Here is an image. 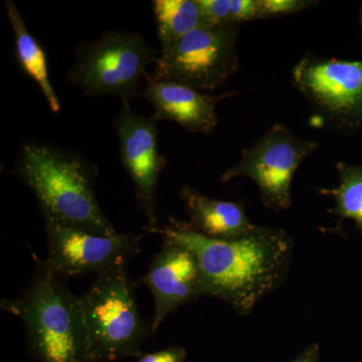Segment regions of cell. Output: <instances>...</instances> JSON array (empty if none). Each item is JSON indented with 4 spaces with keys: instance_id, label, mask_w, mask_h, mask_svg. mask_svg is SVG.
Masks as SVG:
<instances>
[{
    "instance_id": "obj_16",
    "label": "cell",
    "mask_w": 362,
    "mask_h": 362,
    "mask_svg": "<svg viewBox=\"0 0 362 362\" xmlns=\"http://www.w3.org/2000/svg\"><path fill=\"white\" fill-rule=\"evenodd\" d=\"M337 187L318 188V194L334 202L329 213L339 221L351 220L362 232V164L339 161L337 163Z\"/></svg>"
},
{
    "instance_id": "obj_5",
    "label": "cell",
    "mask_w": 362,
    "mask_h": 362,
    "mask_svg": "<svg viewBox=\"0 0 362 362\" xmlns=\"http://www.w3.org/2000/svg\"><path fill=\"white\" fill-rule=\"evenodd\" d=\"M159 54L141 33L107 30L94 42L76 45L75 61L66 77L88 96L131 100L139 94L141 78Z\"/></svg>"
},
{
    "instance_id": "obj_12",
    "label": "cell",
    "mask_w": 362,
    "mask_h": 362,
    "mask_svg": "<svg viewBox=\"0 0 362 362\" xmlns=\"http://www.w3.org/2000/svg\"><path fill=\"white\" fill-rule=\"evenodd\" d=\"M143 97L154 109L158 121H173L188 132L209 134L218 124L216 107L235 93L214 95L169 81L156 80L146 75Z\"/></svg>"
},
{
    "instance_id": "obj_20",
    "label": "cell",
    "mask_w": 362,
    "mask_h": 362,
    "mask_svg": "<svg viewBox=\"0 0 362 362\" xmlns=\"http://www.w3.org/2000/svg\"><path fill=\"white\" fill-rule=\"evenodd\" d=\"M289 362H320V345L313 343Z\"/></svg>"
},
{
    "instance_id": "obj_1",
    "label": "cell",
    "mask_w": 362,
    "mask_h": 362,
    "mask_svg": "<svg viewBox=\"0 0 362 362\" xmlns=\"http://www.w3.org/2000/svg\"><path fill=\"white\" fill-rule=\"evenodd\" d=\"M158 235L189 247L199 262L204 297L225 302L240 316L278 290L291 266L294 242L283 228L257 225L239 239L214 240L169 216Z\"/></svg>"
},
{
    "instance_id": "obj_11",
    "label": "cell",
    "mask_w": 362,
    "mask_h": 362,
    "mask_svg": "<svg viewBox=\"0 0 362 362\" xmlns=\"http://www.w3.org/2000/svg\"><path fill=\"white\" fill-rule=\"evenodd\" d=\"M160 251L150 262L139 284L152 293L154 312L150 329L152 337L171 313L204 297L201 270L194 252L177 242L162 238Z\"/></svg>"
},
{
    "instance_id": "obj_17",
    "label": "cell",
    "mask_w": 362,
    "mask_h": 362,
    "mask_svg": "<svg viewBox=\"0 0 362 362\" xmlns=\"http://www.w3.org/2000/svg\"><path fill=\"white\" fill-rule=\"evenodd\" d=\"M318 1L310 0H258V20L291 16L306 11Z\"/></svg>"
},
{
    "instance_id": "obj_3",
    "label": "cell",
    "mask_w": 362,
    "mask_h": 362,
    "mask_svg": "<svg viewBox=\"0 0 362 362\" xmlns=\"http://www.w3.org/2000/svg\"><path fill=\"white\" fill-rule=\"evenodd\" d=\"M33 273L18 296L0 307L20 318L26 344L39 362L88 361L87 334L80 297L47 259L32 251Z\"/></svg>"
},
{
    "instance_id": "obj_19",
    "label": "cell",
    "mask_w": 362,
    "mask_h": 362,
    "mask_svg": "<svg viewBox=\"0 0 362 362\" xmlns=\"http://www.w3.org/2000/svg\"><path fill=\"white\" fill-rule=\"evenodd\" d=\"M187 357V350L175 345L153 354H145L139 357V361L137 362H185Z\"/></svg>"
},
{
    "instance_id": "obj_9",
    "label": "cell",
    "mask_w": 362,
    "mask_h": 362,
    "mask_svg": "<svg viewBox=\"0 0 362 362\" xmlns=\"http://www.w3.org/2000/svg\"><path fill=\"white\" fill-rule=\"evenodd\" d=\"M122 106L114 121L120 144L124 168L135 188L140 211L146 218L145 230L159 233L157 216V188L166 159L158 147V120L152 115H138L131 109L130 100H121Z\"/></svg>"
},
{
    "instance_id": "obj_13",
    "label": "cell",
    "mask_w": 362,
    "mask_h": 362,
    "mask_svg": "<svg viewBox=\"0 0 362 362\" xmlns=\"http://www.w3.org/2000/svg\"><path fill=\"white\" fill-rule=\"evenodd\" d=\"M180 199L189 218L188 223L211 239H239L256 228L240 202L213 199L189 185L181 187Z\"/></svg>"
},
{
    "instance_id": "obj_6",
    "label": "cell",
    "mask_w": 362,
    "mask_h": 362,
    "mask_svg": "<svg viewBox=\"0 0 362 362\" xmlns=\"http://www.w3.org/2000/svg\"><path fill=\"white\" fill-rule=\"evenodd\" d=\"M292 80L310 104L313 125L343 135L362 131V61L307 52L292 69Z\"/></svg>"
},
{
    "instance_id": "obj_2",
    "label": "cell",
    "mask_w": 362,
    "mask_h": 362,
    "mask_svg": "<svg viewBox=\"0 0 362 362\" xmlns=\"http://www.w3.org/2000/svg\"><path fill=\"white\" fill-rule=\"evenodd\" d=\"M14 173L52 223L99 235L118 233L98 202L97 171L77 152L40 141L21 145Z\"/></svg>"
},
{
    "instance_id": "obj_18",
    "label": "cell",
    "mask_w": 362,
    "mask_h": 362,
    "mask_svg": "<svg viewBox=\"0 0 362 362\" xmlns=\"http://www.w3.org/2000/svg\"><path fill=\"white\" fill-rule=\"evenodd\" d=\"M258 20V0H230V25Z\"/></svg>"
},
{
    "instance_id": "obj_7",
    "label": "cell",
    "mask_w": 362,
    "mask_h": 362,
    "mask_svg": "<svg viewBox=\"0 0 362 362\" xmlns=\"http://www.w3.org/2000/svg\"><path fill=\"white\" fill-rule=\"evenodd\" d=\"M240 26L204 25L161 49L152 78L213 90L239 69Z\"/></svg>"
},
{
    "instance_id": "obj_8",
    "label": "cell",
    "mask_w": 362,
    "mask_h": 362,
    "mask_svg": "<svg viewBox=\"0 0 362 362\" xmlns=\"http://www.w3.org/2000/svg\"><path fill=\"white\" fill-rule=\"evenodd\" d=\"M319 144L275 123L242 151L240 161L221 176V182L247 177L256 183L264 206L281 214L292 206V181L302 162Z\"/></svg>"
},
{
    "instance_id": "obj_4",
    "label": "cell",
    "mask_w": 362,
    "mask_h": 362,
    "mask_svg": "<svg viewBox=\"0 0 362 362\" xmlns=\"http://www.w3.org/2000/svg\"><path fill=\"white\" fill-rule=\"evenodd\" d=\"M80 301L88 361L110 362L143 356V343L152 332L138 309L136 283L128 263L118 264L97 275Z\"/></svg>"
},
{
    "instance_id": "obj_10",
    "label": "cell",
    "mask_w": 362,
    "mask_h": 362,
    "mask_svg": "<svg viewBox=\"0 0 362 362\" xmlns=\"http://www.w3.org/2000/svg\"><path fill=\"white\" fill-rule=\"evenodd\" d=\"M47 261L66 279L99 274L121 263H129L141 252L142 235L117 233L99 235L45 223Z\"/></svg>"
},
{
    "instance_id": "obj_14",
    "label": "cell",
    "mask_w": 362,
    "mask_h": 362,
    "mask_svg": "<svg viewBox=\"0 0 362 362\" xmlns=\"http://www.w3.org/2000/svg\"><path fill=\"white\" fill-rule=\"evenodd\" d=\"M6 8L14 33L16 61L26 76L39 85L52 113L62 111L61 101L49 80L47 59L44 49L28 30L23 16L13 0H6Z\"/></svg>"
},
{
    "instance_id": "obj_15",
    "label": "cell",
    "mask_w": 362,
    "mask_h": 362,
    "mask_svg": "<svg viewBox=\"0 0 362 362\" xmlns=\"http://www.w3.org/2000/svg\"><path fill=\"white\" fill-rule=\"evenodd\" d=\"M152 4L161 49L207 25L199 0H154Z\"/></svg>"
},
{
    "instance_id": "obj_21",
    "label": "cell",
    "mask_w": 362,
    "mask_h": 362,
    "mask_svg": "<svg viewBox=\"0 0 362 362\" xmlns=\"http://www.w3.org/2000/svg\"><path fill=\"white\" fill-rule=\"evenodd\" d=\"M361 23L362 25V7H361Z\"/></svg>"
}]
</instances>
